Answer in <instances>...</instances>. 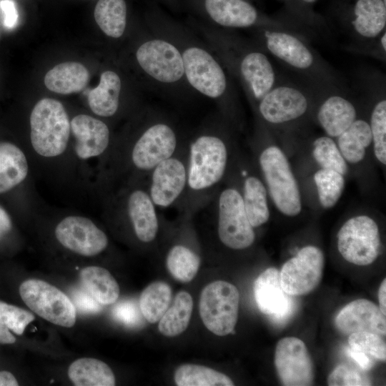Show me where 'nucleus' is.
<instances>
[{"mask_svg":"<svg viewBox=\"0 0 386 386\" xmlns=\"http://www.w3.org/2000/svg\"><path fill=\"white\" fill-rule=\"evenodd\" d=\"M261 37L267 52L314 85L324 90L337 86V77L331 66L310 46L300 32L266 27L262 29Z\"/></svg>","mask_w":386,"mask_h":386,"instance_id":"nucleus-1","label":"nucleus"},{"mask_svg":"<svg viewBox=\"0 0 386 386\" xmlns=\"http://www.w3.org/2000/svg\"><path fill=\"white\" fill-rule=\"evenodd\" d=\"M30 128L32 147L39 155L54 157L66 150L71 124L60 102L50 98L39 101L31 113Z\"/></svg>","mask_w":386,"mask_h":386,"instance_id":"nucleus-2","label":"nucleus"},{"mask_svg":"<svg viewBox=\"0 0 386 386\" xmlns=\"http://www.w3.org/2000/svg\"><path fill=\"white\" fill-rule=\"evenodd\" d=\"M259 166L269 196L283 214L294 217L302 211V199L297 182L282 150L275 145L266 147L260 154Z\"/></svg>","mask_w":386,"mask_h":386,"instance_id":"nucleus-3","label":"nucleus"},{"mask_svg":"<svg viewBox=\"0 0 386 386\" xmlns=\"http://www.w3.org/2000/svg\"><path fill=\"white\" fill-rule=\"evenodd\" d=\"M227 160V148L222 139L213 135L198 137L189 148L187 186L194 191L212 187L223 177Z\"/></svg>","mask_w":386,"mask_h":386,"instance_id":"nucleus-4","label":"nucleus"},{"mask_svg":"<svg viewBox=\"0 0 386 386\" xmlns=\"http://www.w3.org/2000/svg\"><path fill=\"white\" fill-rule=\"evenodd\" d=\"M239 292L232 284L214 281L202 290L199 303L204 326L218 336L233 332L238 319Z\"/></svg>","mask_w":386,"mask_h":386,"instance_id":"nucleus-5","label":"nucleus"},{"mask_svg":"<svg viewBox=\"0 0 386 386\" xmlns=\"http://www.w3.org/2000/svg\"><path fill=\"white\" fill-rule=\"evenodd\" d=\"M19 295L26 305L43 319L59 326L71 327L76 322V308L62 291L36 279L23 282Z\"/></svg>","mask_w":386,"mask_h":386,"instance_id":"nucleus-6","label":"nucleus"},{"mask_svg":"<svg viewBox=\"0 0 386 386\" xmlns=\"http://www.w3.org/2000/svg\"><path fill=\"white\" fill-rule=\"evenodd\" d=\"M380 237L376 222L367 215L350 218L337 233V249L342 257L356 265H368L377 258Z\"/></svg>","mask_w":386,"mask_h":386,"instance_id":"nucleus-7","label":"nucleus"},{"mask_svg":"<svg viewBox=\"0 0 386 386\" xmlns=\"http://www.w3.org/2000/svg\"><path fill=\"white\" fill-rule=\"evenodd\" d=\"M218 235L220 241L233 249L250 247L255 239L244 207L242 196L234 188H226L218 198Z\"/></svg>","mask_w":386,"mask_h":386,"instance_id":"nucleus-8","label":"nucleus"},{"mask_svg":"<svg viewBox=\"0 0 386 386\" xmlns=\"http://www.w3.org/2000/svg\"><path fill=\"white\" fill-rule=\"evenodd\" d=\"M324 267L322 251L312 245L304 247L282 267L279 272L281 287L290 296L308 294L320 284Z\"/></svg>","mask_w":386,"mask_h":386,"instance_id":"nucleus-9","label":"nucleus"},{"mask_svg":"<svg viewBox=\"0 0 386 386\" xmlns=\"http://www.w3.org/2000/svg\"><path fill=\"white\" fill-rule=\"evenodd\" d=\"M310 98L304 89L290 83H279L259 102L261 117L269 124H284L302 117L309 110Z\"/></svg>","mask_w":386,"mask_h":386,"instance_id":"nucleus-10","label":"nucleus"},{"mask_svg":"<svg viewBox=\"0 0 386 386\" xmlns=\"http://www.w3.org/2000/svg\"><path fill=\"white\" fill-rule=\"evenodd\" d=\"M274 363L283 385H313L314 364L305 342L300 339L286 337L279 340L275 348Z\"/></svg>","mask_w":386,"mask_h":386,"instance_id":"nucleus-11","label":"nucleus"},{"mask_svg":"<svg viewBox=\"0 0 386 386\" xmlns=\"http://www.w3.org/2000/svg\"><path fill=\"white\" fill-rule=\"evenodd\" d=\"M182 56L184 72L194 88L212 98L219 97L224 93L227 89L224 72L208 52L191 47Z\"/></svg>","mask_w":386,"mask_h":386,"instance_id":"nucleus-12","label":"nucleus"},{"mask_svg":"<svg viewBox=\"0 0 386 386\" xmlns=\"http://www.w3.org/2000/svg\"><path fill=\"white\" fill-rule=\"evenodd\" d=\"M136 56L143 70L161 82L177 81L184 74L181 54L167 41L160 39L147 41L139 46Z\"/></svg>","mask_w":386,"mask_h":386,"instance_id":"nucleus-13","label":"nucleus"},{"mask_svg":"<svg viewBox=\"0 0 386 386\" xmlns=\"http://www.w3.org/2000/svg\"><path fill=\"white\" fill-rule=\"evenodd\" d=\"M55 236L64 247L86 257L99 254L108 244L105 233L91 220L79 216L62 219L56 227Z\"/></svg>","mask_w":386,"mask_h":386,"instance_id":"nucleus-14","label":"nucleus"},{"mask_svg":"<svg viewBox=\"0 0 386 386\" xmlns=\"http://www.w3.org/2000/svg\"><path fill=\"white\" fill-rule=\"evenodd\" d=\"M176 147L177 137L173 129L165 124H156L149 127L134 144L132 161L137 169L150 171L172 157Z\"/></svg>","mask_w":386,"mask_h":386,"instance_id":"nucleus-15","label":"nucleus"},{"mask_svg":"<svg viewBox=\"0 0 386 386\" xmlns=\"http://www.w3.org/2000/svg\"><path fill=\"white\" fill-rule=\"evenodd\" d=\"M149 194L156 207L167 208L172 205L187 186V166L172 156L152 170Z\"/></svg>","mask_w":386,"mask_h":386,"instance_id":"nucleus-16","label":"nucleus"},{"mask_svg":"<svg viewBox=\"0 0 386 386\" xmlns=\"http://www.w3.org/2000/svg\"><path fill=\"white\" fill-rule=\"evenodd\" d=\"M335 323L345 335L370 332L381 336L386 334V319L379 307L366 299H357L346 305L337 313Z\"/></svg>","mask_w":386,"mask_h":386,"instance_id":"nucleus-17","label":"nucleus"},{"mask_svg":"<svg viewBox=\"0 0 386 386\" xmlns=\"http://www.w3.org/2000/svg\"><path fill=\"white\" fill-rule=\"evenodd\" d=\"M346 21L353 42L370 41L386 31V0H355Z\"/></svg>","mask_w":386,"mask_h":386,"instance_id":"nucleus-18","label":"nucleus"},{"mask_svg":"<svg viewBox=\"0 0 386 386\" xmlns=\"http://www.w3.org/2000/svg\"><path fill=\"white\" fill-rule=\"evenodd\" d=\"M257 306L264 315L280 321L292 312V300L281 287L279 271L269 267L262 272L254 283Z\"/></svg>","mask_w":386,"mask_h":386,"instance_id":"nucleus-19","label":"nucleus"},{"mask_svg":"<svg viewBox=\"0 0 386 386\" xmlns=\"http://www.w3.org/2000/svg\"><path fill=\"white\" fill-rule=\"evenodd\" d=\"M71 130L75 138V152L82 159L102 154L109 142V130L105 123L86 114L74 117Z\"/></svg>","mask_w":386,"mask_h":386,"instance_id":"nucleus-20","label":"nucleus"},{"mask_svg":"<svg viewBox=\"0 0 386 386\" xmlns=\"http://www.w3.org/2000/svg\"><path fill=\"white\" fill-rule=\"evenodd\" d=\"M239 72L251 95L259 100L278 82L275 69L266 54L251 51L239 61Z\"/></svg>","mask_w":386,"mask_h":386,"instance_id":"nucleus-21","label":"nucleus"},{"mask_svg":"<svg viewBox=\"0 0 386 386\" xmlns=\"http://www.w3.org/2000/svg\"><path fill=\"white\" fill-rule=\"evenodd\" d=\"M357 119V110L353 103L345 96L335 93L325 97L320 104L317 119L330 137H337Z\"/></svg>","mask_w":386,"mask_h":386,"instance_id":"nucleus-22","label":"nucleus"},{"mask_svg":"<svg viewBox=\"0 0 386 386\" xmlns=\"http://www.w3.org/2000/svg\"><path fill=\"white\" fill-rule=\"evenodd\" d=\"M127 210L137 238L147 243L153 241L158 232L159 220L149 193L142 189L132 192L128 198Z\"/></svg>","mask_w":386,"mask_h":386,"instance_id":"nucleus-23","label":"nucleus"},{"mask_svg":"<svg viewBox=\"0 0 386 386\" xmlns=\"http://www.w3.org/2000/svg\"><path fill=\"white\" fill-rule=\"evenodd\" d=\"M206 11L218 24L231 28H247L259 21L257 9L244 0H205Z\"/></svg>","mask_w":386,"mask_h":386,"instance_id":"nucleus-24","label":"nucleus"},{"mask_svg":"<svg viewBox=\"0 0 386 386\" xmlns=\"http://www.w3.org/2000/svg\"><path fill=\"white\" fill-rule=\"evenodd\" d=\"M89 80V71L83 64L67 61L50 69L45 75L44 84L51 91L69 94L83 90Z\"/></svg>","mask_w":386,"mask_h":386,"instance_id":"nucleus-25","label":"nucleus"},{"mask_svg":"<svg viewBox=\"0 0 386 386\" xmlns=\"http://www.w3.org/2000/svg\"><path fill=\"white\" fill-rule=\"evenodd\" d=\"M83 289L102 305L115 303L119 297V287L106 269L89 266L83 268L79 273Z\"/></svg>","mask_w":386,"mask_h":386,"instance_id":"nucleus-26","label":"nucleus"},{"mask_svg":"<svg viewBox=\"0 0 386 386\" xmlns=\"http://www.w3.org/2000/svg\"><path fill=\"white\" fill-rule=\"evenodd\" d=\"M119 76L112 71H104L99 85L88 93L91 111L101 117H111L117 111L121 90Z\"/></svg>","mask_w":386,"mask_h":386,"instance_id":"nucleus-27","label":"nucleus"},{"mask_svg":"<svg viewBox=\"0 0 386 386\" xmlns=\"http://www.w3.org/2000/svg\"><path fill=\"white\" fill-rule=\"evenodd\" d=\"M27 174L28 163L23 152L13 144L0 142V193L19 184Z\"/></svg>","mask_w":386,"mask_h":386,"instance_id":"nucleus-28","label":"nucleus"},{"mask_svg":"<svg viewBox=\"0 0 386 386\" xmlns=\"http://www.w3.org/2000/svg\"><path fill=\"white\" fill-rule=\"evenodd\" d=\"M337 138V145L342 155L346 162L352 164L364 159L366 149L372 142L369 122L357 118Z\"/></svg>","mask_w":386,"mask_h":386,"instance_id":"nucleus-29","label":"nucleus"},{"mask_svg":"<svg viewBox=\"0 0 386 386\" xmlns=\"http://www.w3.org/2000/svg\"><path fill=\"white\" fill-rule=\"evenodd\" d=\"M68 375L76 386H114L115 377L104 362L94 358H80L69 367Z\"/></svg>","mask_w":386,"mask_h":386,"instance_id":"nucleus-30","label":"nucleus"},{"mask_svg":"<svg viewBox=\"0 0 386 386\" xmlns=\"http://www.w3.org/2000/svg\"><path fill=\"white\" fill-rule=\"evenodd\" d=\"M242 199L247 217L253 227L266 223L269 218L267 191L262 181L254 176L244 182Z\"/></svg>","mask_w":386,"mask_h":386,"instance_id":"nucleus-31","label":"nucleus"},{"mask_svg":"<svg viewBox=\"0 0 386 386\" xmlns=\"http://www.w3.org/2000/svg\"><path fill=\"white\" fill-rule=\"evenodd\" d=\"M193 310V300L189 293L180 291L175 296L159 320L158 329L164 336L175 337L186 330Z\"/></svg>","mask_w":386,"mask_h":386,"instance_id":"nucleus-32","label":"nucleus"},{"mask_svg":"<svg viewBox=\"0 0 386 386\" xmlns=\"http://www.w3.org/2000/svg\"><path fill=\"white\" fill-rule=\"evenodd\" d=\"M94 15L96 24L107 36L119 38L123 34L127 23L124 0H99Z\"/></svg>","mask_w":386,"mask_h":386,"instance_id":"nucleus-33","label":"nucleus"},{"mask_svg":"<svg viewBox=\"0 0 386 386\" xmlns=\"http://www.w3.org/2000/svg\"><path fill=\"white\" fill-rule=\"evenodd\" d=\"M172 290L164 282L156 281L149 284L142 292L139 308L144 318L149 323L161 319L170 305Z\"/></svg>","mask_w":386,"mask_h":386,"instance_id":"nucleus-34","label":"nucleus"},{"mask_svg":"<svg viewBox=\"0 0 386 386\" xmlns=\"http://www.w3.org/2000/svg\"><path fill=\"white\" fill-rule=\"evenodd\" d=\"M178 386H232L233 381L226 375L212 368L194 364L180 365L174 372Z\"/></svg>","mask_w":386,"mask_h":386,"instance_id":"nucleus-35","label":"nucleus"},{"mask_svg":"<svg viewBox=\"0 0 386 386\" xmlns=\"http://www.w3.org/2000/svg\"><path fill=\"white\" fill-rule=\"evenodd\" d=\"M34 318V315L27 310L0 301V343H14L16 337L11 332L21 335Z\"/></svg>","mask_w":386,"mask_h":386,"instance_id":"nucleus-36","label":"nucleus"},{"mask_svg":"<svg viewBox=\"0 0 386 386\" xmlns=\"http://www.w3.org/2000/svg\"><path fill=\"white\" fill-rule=\"evenodd\" d=\"M166 265L169 273L178 281L188 282L198 272L200 258L194 251L184 245H175L169 251Z\"/></svg>","mask_w":386,"mask_h":386,"instance_id":"nucleus-37","label":"nucleus"},{"mask_svg":"<svg viewBox=\"0 0 386 386\" xmlns=\"http://www.w3.org/2000/svg\"><path fill=\"white\" fill-rule=\"evenodd\" d=\"M319 201L324 208H331L339 201L345 188V178L342 174L320 168L314 174Z\"/></svg>","mask_w":386,"mask_h":386,"instance_id":"nucleus-38","label":"nucleus"},{"mask_svg":"<svg viewBox=\"0 0 386 386\" xmlns=\"http://www.w3.org/2000/svg\"><path fill=\"white\" fill-rule=\"evenodd\" d=\"M312 155L322 169L336 171L342 175L348 172L347 162L332 137L322 136L312 143Z\"/></svg>","mask_w":386,"mask_h":386,"instance_id":"nucleus-39","label":"nucleus"},{"mask_svg":"<svg viewBox=\"0 0 386 386\" xmlns=\"http://www.w3.org/2000/svg\"><path fill=\"white\" fill-rule=\"evenodd\" d=\"M385 90L376 99L370 119L373 149L377 159L386 164V99Z\"/></svg>","mask_w":386,"mask_h":386,"instance_id":"nucleus-40","label":"nucleus"},{"mask_svg":"<svg viewBox=\"0 0 386 386\" xmlns=\"http://www.w3.org/2000/svg\"><path fill=\"white\" fill-rule=\"evenodd\" d=\"M349 350L364 354L375 361H385L386 344L382 336L370 332L348 335Z\"/></svg>","mask_w":386,"mask_h":386,"instance_id":"nucleus-41","label":"nucleus"},{"mask_svg":"<svg viewBox=\"0 0 386 386\" xmlns=\"http://www.w3.org/2000/svg\"><path fill=\"white\" fill-rule=\"evenodd\" d=\"M327 384L330 386L370 385V380L364 373L347 365L337 366L329 375Z\"/></svg>","mask_w":386,"mask_h":386,"instance_id":"nucleus-42","label":"nucleus"},{"mask_svg":"<svg viewBox=\"0 0 386 386\" xmlns=\"http://www.w3.org/2000/svg\"><path fill=\"white\" fill-rule=\"evenodd\" d=\"M112 317L129 327H140L143 324V315L139 305L132 300H123L114 305Z\"/></svg>","mask_w":386,"mask_h":386,"instance_id":"nucleus-43","label":"nucleus"},{"mask_svg":"<svg viewBox=\"0 0 386 386\" xmlns=\"http://www.w3.org/2000/svg\"><path fill=\"white\" fill-rule=\"evenodd\" d=\"M345 49L357 54L369 56L377 60L385 62L386 60V31L376 39L353 42L345 45Z\"/></svg>","mask_w":386,"mask_h":386,"instance_id":"nucleus-44","label":"nucleus"},{"mask_svg":"<svg viewBox=\"0 0 386 386\" xmlns=\"http://www.w3.org/2000/svg\"><path fill=\"white\" fill-rule=\"evenodd\" d=\"M71 295L75 308L81 313L96 314L102 310V305L84 289H74Z\"/></svg>","mask_w":386,"mask_h":386,"instance_id":"nucleus-45","label":"nucleus"},{"mask_svg":"<svg viewBox=\"0 0 386 386\" xmlns=\"http://www.w3.org/2000/svg\"><path fill=\"white\" fill-rule=\"evenodd\" d=\"M0 8L4 13V24L8 29L14 28L18 21L19 14L12 0H1Z\"/></svg>","mask_w":386,"mask_h":386,"instance_id":"nucleus-46","label":"nucleus"},{"mask_svg":"<svg viewBox=\"0 0 386 386\" xmlns=\"http://www.w3.org/2000/svg\"><path fill=\"white\" fill-rule=\"evenodd\" d=\"M12 227L8 213L0 207V238L9 232Z\"/></svg>","mask_w":386,"mask_h":386,"instance_id":"nucleus-47","label":"nucleus"},{"mask_svg":"<svg viewBox=\"0 0 386 386\" xmlns=\"http://www.w3.org/2000/svg\"><path fill=\"white\" fill-rule=\"evenodd\" d=\"M379 308L386 315V279L382 281L378 290Z\"/></svg>","mask_w":386,"mask_h":386,"instance_id":"nucleus-48","label":"nucleus"},{"mask_svg":"<svg viewBox=\"0 0 386 386\" xmlns=\"http://www.w3.org/2000/svg\"><path fill=\"white\" fill-rule=\"evenodd\" d=\"M18 381L16 377L8 371L0 372V386H17Z\"/></svg>","mask_w":386,"mask_h":386,"instance_id":"nucleus-49","label":"nucleus"},{"mask_svg":"<svg viewBox=\"0 0 386 386\" xmlns=\"http://www.w3.org/2000/svg\"><path fill=\"white\" fill-rule=\"evenodd\" d=\"M299 1L306 4H312L315 3L317 0H299Z\"/></svg>","mask_w":386,"mask_h":386,"instance_id":"nucleus-50","label":"nucleus"}]
</instances>
